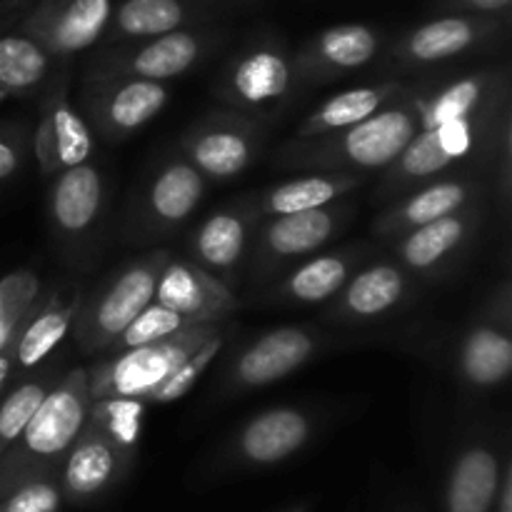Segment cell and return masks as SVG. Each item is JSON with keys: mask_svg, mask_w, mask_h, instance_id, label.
<instances>
[{"mask_svg": "<svg viewBox=\"0 0 512 512\" xmlns=\"http://www.w3.org/2000/svg\"><path fill=\"white\" fill-rule=\"evenodd\" d=\"M105 208V183L93 163L63 170L48 188V218L55 238L75 245L90 240Z\"/></svg>", "mask_w": 512, "mask_h": 512, "instance_id": "obj_26", "label": "cell"}, {"mask_svg": "<svg viewBox=\"0 0 512 512\" xmlns=\"http://www.w3.org/2000/svg\"><path fill=\"white\" fill-rule=\"evenodd\" d=\"M133 450L88 415L78 440L60 465L58 483L63 500L88 505L108 495L133 468Z\"/></svg>", "mask_w": 512, "mask_h": 512, "instance_id": "obj_13", "label": "cell"}, {"mask_svg": "<svg viewBox=\"0 0 512 512\" xmlns=\"http://www.w3.org/2000/svg\"><path fill=\"white\" fill-rule=\"evenodd\" d=\"M63 505L58 475L33 480L0 500V512H58Z\"/></svg>", "mask_w": 512, "mask_h": 512, "instance_id": "obj_38", "label": "cell"}, {"mask_svg": "<svg viewBox=\"0 0 512 512\" xmlns=\"http://www.w3.org/2000/svg\"><path fill=\"white\" fill-rule=\"evenodd\" d=\"M23 163V140L15 133L0 130V180H8Z\"/></svg>", "mask_w": 512, "mask_h": 512, "instance_id": "obj_40", "label": "cell"}, {"mask_svg": "<svg viewBox=\"0 0 512 512\" xmlns=\"http://www.w3.org/2000/svg\"><path fill=\"white\" fill-rule=\"evenodd\" d=\"M485 198V183L478 173H453L445 178L430 180L420 185L413 193L403 195L375 220V235L383 240H395L400 235L418 230L423 225L453 215L463 210L465 205Z\"/></svg>", "mask_w": 512, "mask_h": 512, "instance_id": "obj_23", "label": "cell"}, {"mask_svg": "<svg viewBox=\"0 0 512 512\" xmlns=\"http://www.w3.org/2000/svg\"><path fill=\"white\" fill-rule=\"evenodd\" d=\"M53 385V378L48 373H43L25 380V383H20L18 388H13L5 395V400L0 403V455L23 433V428L33 418L35 410L40 408L45 395L53 390Z\"/></svg>", "mask_w": 512, "mask_h": 512, "instance_id": "obj_34", "label": "cell"}, {"mask_svg": "<svg viewBox=\"0 0 512 512\" xmlns=\"http://www.w3.org/2000/svg\"><path fill=\"white\" fill-rule=\"evenodd\" d=\"M510 100L480 113L448 120L438 128L420 130L390 168L383 170L378 200H400L430 180L453 173H468L470 165L488 163L510 135Z\"/></svg>", "mask_w": 512, "mask_h": 512, "instance_id": "obj_2", "label": "cell"}, {"mask_svg": "<svg viewBox=\"0 0 512 512\" xmlns=\"http://www.w3.org/2000/svg\"><path fill=\"white\" fill-rule=\"evenodd\" d=\"M353 215L355 205L345 198L328 208L265 218L255 235L253 248H250L253 250L250 270H253L255 280H270L308 260L323 245L338 238L345 225L353 220Z\"/></svg>", "mask_w": 512, "mask_h": 512, "instance_id": "obj_9", "label": "cell"}, {"mask_svg": "<svg viewBox=\"0 0 512 512\" xmlns=\"http://www.w3.org/2000/svg\"><path fill=\"white\" fill-rule=\"evenodd\" d=\"M170 260L168 250L125 263L98 290L83 298L75 318V340L85 353H103L115 345L125 328L153 303L155 285Z\"/></svg>", "mask_w": 512, "mask_h": 512, "instance_id": "obj_6", "label": "cell"}, {"mask_svg": "<svg viewBox=\"0 0 512 512\" xmlns=\"http://www.w3.org/2000/svg\"><path fill=\"white\" fill-rule=\"evenodd\" d=\"M215 8L205 0H118L100 48L158 38L195 25H208Z\"/></svg>", "mask_w": 512, "mask_h": 512, "instance_id": "obj_27", "label": "cell"}, {"mask_svg": "<svg viewBox=\"0 0 512 512\" xmlns=\"http://www.w3.org/2000/svg\"><path fill=\"white\" fill-rule=\"evenodd\" d=\"M293 53L283 38L273 33L245 40L215 80V95L240 115L255 123L273 120L298 93Z\"/></svg>", "mask_w": 512, "mask_h": 512, "instance_id": "obj_4", "label": "cell"}, {"mask_svg": "<svg viewBox=\"0 0 512 512\" xmlns=\"http://www.w3.org/2000/svg\"><path fill=\"white\" fill-rule=\"evenodd\" d=\"M170 100L168 85L125 75L85 70L80 108L90 120V133L105 143H123L153 123Z\"/></svg>", "mask_w": 512, "mask_h": 512, "instance_id": "obj_10", "label": "cell"}, {"mask_svg": "<svg viewBox=\"0 0 512 512\" xmlns=\"http://www.w3.org/2000/svg\"><path fill=\"white\" fill-rule=\"evenodd\" d=\"M205 3H210L213 8H218V5H228V3H238V0H205Z\"/></svg>", "mask_w": 512, "mask_h": 512, "instance_id": "obj_44", "label": "cell"}, {"mask_svg": "<svg viewBox=\"0 0 512 512\" xmlns=\"http://www.w3.org/2000/svg\"><path fill=\"white\" fill-rule=\"evenodd\" d=\"M385 35L378 25L340 23L305 38L293 53L300 88L333 83L375 63L383 53Z\"/></svg>", "mask_w": 512, "mask_h": 512, "instance_id": "obj_17", "label": "cell"}, {"mask_svg": "<svg viewBox=\"0 0 512 512\" xmlns=\"http://www.w3.org/2000/svg\"><path fill=\"white\" fill-rule=\"evenodd\" d=\"M88 415V370L75 368L53 385L23 433L0 455V500L33 480L58 475Z\"/></svg>", "mask_w": 512, "mask_h": 512, "instance_id": "obj_3", "label": "cell"}, {"mask_svg": "<svg viewBox=\"0 0 512 512\" xmlns=\"http://www.w3.org/2000/svg\"><path fill=\"white\" fill-rule=\"evenodd\" d=\"M33 155L45 178L90 163L93 155V133L80 110L70 103V78L65 68L50 80L43 95L33 133Z\"/></svg>", "mask_w": 512, "mask_h": 512, "instance_id": "obj_18", "label": "cell"}, {"mask_svg": "<svg viewBox=\"0 0 512 512\" xmlns=\"http://www.w3.org/2000/svg\"><path fill=\"white\" fill-rule=\"evenodd\" d=\"M228 335H230V330H228V333L218 335V338H213V340H210V343H205L203 348L198 350V353L190 355V358L185 360V363L180 365V368L175 370V373L170 375V378L165 380V383H160L158 388L150 390V393L145 395L143 405L173 403V400L183 398V395L188 393V390H193V385L198 383L200 375H203L205 370H208V365L213 363L215 355H218L220 350H223V345L228 343Z\"/></svg>", "mask_w": 512, "mask_h": 512, "instance_id": "obj_36", "label": "cell"}, {"mask_svg": "<svg viewBox=\"0 0 512 512\" xmlns=\"http://www.w3.org/2000/svg\"><path fill=\"white\" fill-rule=\"evenodd\" d=\"M435 15H480L510 18L512 0H430Z\"/></svg>", "mask_w": 512, "mask_h": 512, "instance_id": "obj_39", "label": "cell"}, {"mask_svg": "<svg viewBox=\"0 0 512 512\" xmlns=\"http://www.w3.org/2000/svg\"><path fill=\"white\" fill-rule=\"evenodd\" d=\"M420 133L418 85H408L395 103L385 105L363 123L320 138H293L280 145V168L310 173H358L385 170Z\"/></svg>", "mask_w": 512, "mask_h": 512, "instance_id": "obj_1", "label": "cell"}, {"mask_svg": "<svg viewBox=\"0 0 512 512\" xmlns=\"http://www.w3.org/2000/svg\"><path fill=\"white\" fill-rule=\"evenodd\" d=\"M460 380L470 390L488 393L508 383L512 373L510 285L503 283L490 313L475 320L463 333L455 358Z\"/></svg>", "mask_w": 512, "mask_h": 512, "instance_id": "obj_20", "label": "cell"}, {"mask_svg": "<svg viewBox=\"0 0 512 512\" xmlns=\"http://www.w3.org/2000/svg\"><path fill=\"white\" fill-rule=\"evenodd\" d=\"M205 183L208 180L180 153L160 160L135 205L133 233L143 235L140 240L175 233L203 203Z\"/></svg>", "mask_w": 512, "mask_h": 512, "instance_id": "obj_19", "label": "cell"}, {"mask_svg": "<svg viewBox=\"0 0 512 512\" xmlns=\"http://www.w3.org/2000/svg\"><path fill=\"white\" fill-rule=\"evenodd\" d=\"M153 303L173 310L190 325L228 323L238 310V298L228 283L205 273L190 260L170 258L155 285Z\"/></svg>", "mask_w": 512, "mask_h": 512, "instance_id": "obj_24", "label": "cell"}, {"mask_svg": "<svg viewBox=\"0 0 512 512\" xmlns=\"http://www.w3.org/2000/svg\"><path fill=\"white\" fill-rule=\"evenodd\" d=\"M485 218V198L465 205L463 210L418 230L390 240L395 263L408 270L413 278H440L450 273L473 248Z\"/></svg>", "mask_w": 512, "mask_h": 512, "instance_id": "obj_15", "label": "cell"}, {"mask_svg": "<svg viewBox=\"0 0 512 512\" xmlns=\"http://www.w3.org/2000/svg\"><path fill=\"white\" fill-rule=\"evenodd\" d=\"M228 330V323L190 325V328L153 345L113 353L110 358L98 360L93 368H85L88 370L90 400L123 398L143 403L145 395L165 383L190 355L198 353L205 343Z\"/></svg>", "mask_w": 512, "mask_h": 512, "instance_id": "obj_5", "label": "cell"}, {"mask_svg": "<svg viewBox=\"0 0 512 512\" xmlns=\"http://www.w3.org/2000/svg\"><path fill=\"white\" fill-rule=\"evenodd\" d=\"M328 340L310 328L280 325L245 343L223 373L225 393H248L280 383L318 358Z\"/></svg>", "mask_w": 512, "mask_h": 512, "instance_id": "obj_12", "label": "cell"}, {"mask_svg": "<svg viewBox=\"0 0 512 512\" xmlns=\"http://www.w3.org/2000/svg\"><path fill=\"white\" fill-rule=\"evenodd\" d=\"M5 98H8V95H5V93H0V105H3V100H5Z\"/></svg>", "mask_w": 512, "mask_h": 512, "instance_id": "obj_46", "label": "cell"}, {"mask_svg": "<svg viewBox=\"0 0 512 512\" xmlns=\"http://www.w3.org/2000/svg\"><path fill=\"white\" fill-rule=\"evenodd\" d=\"M40 300V278L23 268L0 280V348L20 333L30 310Z\"/></svg>", "mask_w": 512, "mask_h": 512, "instance_id": "obj_33", "label": "cell"}, {"mask_svg": "<svg viewBox=\"0 0 512 512\" xmlns=\"http://www.w3.org/2000/svg\"><path fill=\"white\" fill-rule=\"evenodd\" d=\"M285 512H308V510L300 508V505H298V508H290V510H285Z\"/></svg>", "mask_w": 512, "mask_h": 512, "instance_id": "obj_45", "label": "cell"}, {"mask_svg": "<svg viewBox=\"0 0 512 512\" xmlns=\"http://www.w3.org/2000/svg\"><path fill=\"white\" fill-rule=\"evenodd\" d=\"M368 258L365 245H345V248L320 253L303 260L270 290V300L280 305H325L343 290L355 275V270Z\"/></svg>", "mask_w": 512, "mask_h": 512, "instance_id": "obj_28", "label": "cell"}, {"mask_svg": "<svg viewBox=\"0 0 512 512\" xmlns=\"http://www.w3.org/2000/svg\"><path fill=\"white\" fill-rule=\"evenodd\" d=\"M83 293L78 288H58L48 298H40L15 340V365L35 370L73 328Z\"/></svg>", "mask_w": 512, "mask_h": 512, "instance_id": "obj_30", "label": "cell"}, {"mask_svg": "<svg viewBox=\"0 0 512 512\" xmlns=\"http://www.w3.org/2000/svg\"><path fill=\"white\" fill-rule=\"evenodd\" d=\"M498 512H512V460L505 458L503 475H500L498 498H495V508Z\"/></svg>", "mask_w": 512, "mask_h": 512, "instance_id": "obj_42", "label": "cell"}, {"mask_svg": "<svg viewBox=\"0 0 512 512\" xmlns=\"http://www.w3.org/2000/svg\"><path fill=\"white\" fill-rule=\"evenodd\" d=\"M365 180L368 175L358 173H305L265 188L263 193L253 195V203L260 218L308 213L350 198Z\"/></svg>", "mask_w": 512, "mask_h": 512, "instance_id": "obj_29", "label": "cell"}, {"mask_svg": "<svg viewBox=\"0 0 512 512\" xmlns=\"http://www.w3.org/2000/svg\"><path fill=\"white\" fill-rule=\"evenodd\" d=\"M55 60L40 43L18 30L0 33V93H30L45 85L53 73Z\"/></svg>", "mask_w": 512, "mask_h": 512, "instance_id": "obj_32", "label": "cell"}, {"mask_svg": "<svg viewBox=\"0 0 512 512\" xmlns=\"http://www.w3.org/2000/svg\"><path fill=\"white\" fill-rule=\"evenodd\" d=\"M408 90V83L398 80H380V83L358 85V88L343 90V93L330 95L328 100L310 110L300 120L295 138H320V135L340 133L345 128L363 123L370 115L383 110L385 105L395 103L400 95Z\"/></svg>", "mask_w": 512, "mask_h": 512, "instance_id": "obj_31", "label": "cell"}, {"mask_svg": "<svg viewBox=\"0 0 512 512\" xmlns=\"http://www.w3.org/2000/svg\"><path fill=\"white\" fill-rule=\"evenodd\" d=\"M35 0H0V33L13 30L18 20L33 8Z\"/></svg>", "mask_w": 512, "mask_h": 512, "instance_id": "obj_41", "label": "cell"}, {"mask_svg": "<svg viewBox=\"0 0 512 512\" xmlns=\"http://www.w3.org/2000/svg\"><path fill=\"white\" fill-rule=\"evenodd\" d=\"M190 328V323L185 318H180L173 310L163 308L158 303H150L128 328L120 333V338L115 340V345L110 350L113 353H125V350L143 348V345H153L158 340L170 338V335L180 333V330Z\"/></svg>", "mask_w": 512, "mask_h": 512, "instance_id": "obj_35", "label": "cell"}, {"mask_svg": "<svg viewBox=\"0 0 512 512\" xmlns=\"http://www.w3.org/2000/svg\"><path fill=\"white\" fill-rule=\"evenodd\" d=\"M415 295V278L395 260H378L355 270L353 278L325 308V318L340 325H365L403 310Z\"/></svg>", "mask_w": 512, "mask_h": 512, "instance_id": "obj_21", "label": "cell"}, {"mask_svg": "<svg viewBox=\"0 0 512 512\" xmlns=\"http://www.w3.org/2000/svg\"><path fill=\"white\" fill-rule=\"evenodd\" d=\"M265 143L263 125L235 110H213L180 138V155L205 180L240 178L258 160Z\"/></svg>", "mask_w": 512, "mask_h": 512, "instance_id": "obj_11", "label": "cell"}, {"mask_svg": "<svg viewBox=\"0 0 512 512\" xmlns=\"http://www.w3.org/2000/svg\"><path fill=\"white\" fill-rule=\"evenodd\" d=\"M15 340H18V335H15L13 340H10L5 348H0V390H3L5 380H8L10 370L15 368Z\"/></svg>", "mask_w": 512, "mask_h": 512, "instance_id": "obj_43", "label": "cell"}, {"mask_svg": "<svg viewBox=\"0 0 512 512\" xmlns=\"http://www.w3.org/2000/svg\"><path fill=\"white\" fill-rule=\"evenodd\" d=\"M510 18L435 15L405 30L388 48V63L398 70H428L465 55L485 53L508 38Z\"/></svg>", "mask_w": 512, "mask_h": 512, "instance_id": "obj_8", "label": "cell"}, {"mask_svg": "<svg viewBox=\"0 0 512 512\" xmlns=\"http://www.w3.org/2000/svg\"><path fill=\"white\" fill-rule=\"evenodd\" d=\"M318 415L300 405H275L238 428L225 450L233 468H273L313 443Z\"/></svg>", "mask_w": 512, "mask_h": 512, "instance_id": "obj_14", "label": "cell"}, {"mask_svg": "<svg viewBox=\"0 0 512 512\" xmlns=\"http://www.w3.org/2000/svg\"><path fill=\"white\" fill-rule=\"evenodd\" d=\"M503 455L490 435H470L455 450L445 478V512H490L498 498Z\"/></svg>", "mask_w": 512, "mask_h": 512, "instance_id": "obj_25", "label": "cell"}, {"mask_svg": "<svg viewBox=\"0 0 512 512\" xmlns=\"http://www.w3.org/2000/svg\"><path fill=\"white\" fill-rule=\"evenodd\" d=\"M140 415H143V403L138 400H90V418L128 448H135V440H138Z\"/></svg>", "mask_w": 512, "mask_h": 512, "instance_id": "obj_37", "label": "cell"}, {"mask_svg": "<svg viewBox=\"0 0 512 512\" xmlns=\"http://www.w3.org/2000/svg\"><path fill=\"white\" fill-rule=\"evenodd\" d=\"M115 0H35L15 30L43 45L55 60L100 45Z\"/></svg>", "mask_w": 512, "mask_h": 512, "instance_id": "obj_16", "label": "cell"}, {"mask_svg": "<svg viewBox=\"0 0 512 512\" xmlns=\"http://www.w3.org/2000/svg\"><path fill=\"white\" fill-rule=\"evenodd\" d=\"M258 223L260 215L253 198L213 210L188 238V260L220 280L235 275L248 260Z\"/></svg>", "mask_w": 512, "mask_h": 512, "instance_id": "obj_22", "label": "cell"}, {"mask_svg": "<svg viewBox=\"0 0 512 512\" xmlns=\"http://www.w3.org/2000/svg\"><path fill=\"white\" fill-rule=\"evenodd\" d=\"M223 38L225 33L220 28L195 25V28L175 30V33L138 40V43L110 45L93 55L88 70L165 85L168 80L183 78L185 73L198 68L210 53L218 50Z\"/></svg>", "mask_w": 512, "mask_h": 512, "instance_id": "obj_7", "label": "cell"}]
</instances>
